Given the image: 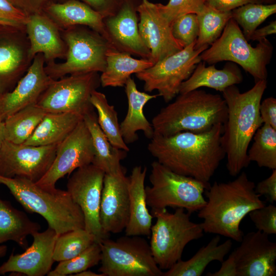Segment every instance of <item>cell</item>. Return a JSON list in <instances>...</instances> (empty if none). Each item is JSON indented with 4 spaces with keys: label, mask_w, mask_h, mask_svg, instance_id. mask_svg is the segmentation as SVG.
<instances>
[{
    "label": "cell",
    "mask_w": 276,
    "mask_h": 276,
    "mask_svg": "<svg viewBox=\"0 0 276 276\" xmlns=\"http://www.w3.org/2000/svg\"><path fill=\"white\" fill-rule=\"evenodd\" d=\"M223 124L209 131H182L169 136L154 135L148 150L157 161L171 171L193 177L209 188L210 180L225 153L221 143Z\"/></svg>",
    "instance_id": "cell-1"
},
{
    "label": "cell",
    "mask_w": 276,
    "mask_h": 276,
    "mask_svg": "<svg viewBox=\"0 0 276 276\" xmlns=\"http://www.w3.org/2000/svg\"><path fill=\"white\" fill-rule=\"evenodd\" d=\"M267 84V80H261L244 93L235 85L222 92L227 115L221 143L227 158L226 168L232 176H238L250 163L247 151L254 134L263 124L259 107Z\"/></svg>",
    "instance_id": "cell-2"
},
{
    "label": "cell",
    "mask_w": 276,
    "mask_h": 276,
    "mask_svg": "<svg viewBox=\"0 0 276 276\" xmlns=\"http://www.w3.org/2000/svg\"><path fill=\"white\" fill-rule=\"evenodd\" d=\"M255 188L245 172L232 181L210 185L204 193L206 203L198 211V218L203 219L200 224L203 232L240 242L244 235L240 228L243 219L265 205Z\"/></svg>",
    "instance_id": "cell-3"
},
{
    "label": "cell",
    "mask_w": 276,
    "mask_h": 276,
    "mask_svg": "<svg viewBox=\"0 0 276 276\" xmlns=\"http://www.w3.org/2000/svg\"><path fill=\"white\" fill-rule=\"evenodd\" d=\"M227 115L222 97L197 89L179 94L153 117L151 124L154 135L169 136L182 131L201 133L218 124H223Z\"/></svg>",
    "instance_id": "cell-4"
},
{
    "label": "cell",
    "mask_w": 276,
    "mask_h": 276,
    "mask_svg": "<svg viewBox=\"0 0 276 276\" xmlns=\"http://www.w3.org/2000/svg\"><path fill=\"white\" fill-rule=\"evenodd\" d=\"M0 183L9 190L25 210L43 217L58 235L84 228L83 213L66 190L45 188L26 178L1 175Z\"/></svg>",
    "instance_id": "cell-5"
},
{
    "label": "cell",
    "mask_w": 276,
    "mask_h": 276,
    "mask_svg": "<svg viewBox=\"0 0 276 276\" xmlns=\"http://www.w3.org/2000/svg\"><path fill=\"white\" fill-rule=\"evenodd\" d=\"M200 54L201 61L209 64L229 61L239 64L254 79L255 82L266 80L267 66L273 53L272 44L266 38L252 47L240 26L231 18L220 36Z\"/></svg>",
    "instance_id": "cell-6"
},
{
    "label": "cell",
    "mask_w": 276,
    "mask_h": 276,
    "mask_svg": "<svg viewBox=\"0 0 276 276\" xmlns=\"http://www.w3.org/2000/svg\"><path fill=\"white\" fill-rule=\"evenodd\" d=\"M60 31L67 46L65 60L62 63H47L44 69L49 77L57 80L67 75L104 71L107 53L114 49L108 40L84 26H73Z\"/></svg>",
    "instance_id": "cell-7"
},
{
    "label": "cell",
    "mask_w": 276,
    "mask_h": 276,
    "mask_svg": "<svg viewBox=\"0 0 276 276\" xmlns=\"http://www.w3.org/2000/svg\"><path fill=\"white\" fill-rule=\"evenodd\" d=\"M156 221L151 228L150 246L153 259L161 270H168L181 259L186 246L201 238L203 229L200 223L191 221V215L182 208L174 213L167 209L151 210Z\"/></svg>",
    "instance_id": "cell-8"
},
{
    "label": "cell",
    "mask_w": 276,
    "mask_h": 276,
    "mask_svg": "<svg viewBox=\"0 0 276 276\" xmlns=\"http://www.w3.org/2000/svg\"><path fill=\"white\" fill-rule=\"evenodd\" d=\"M149 181L151 186L146 187L145 192L147 205L151 210L182 208L191 215L206 203L204 193L208 188L205 184L176 173L157 160L151 164Z\"/></svg>",
    "instance_id": "cell-9"
},
{
    "label": "cell",
    "mask_w": 276,
    "mask_h": 276,
    "mask_svg": "<svg viewBox=\"0 0 276 276\" xmlns=\"http://www.w3.org/2000/svg\"><path fill=\"white\" fill-rule=\"evenodd\" d=\"M101 266L103 276H163L149 244L140 236H122L116 240L103 239Z\"/></svg>",
    "instance_id": "cell-10"
},
{
    "label": "cell",
    "mask_w": 276,
    "mask_h": 276,
    "mask_svg": "<svg viewBox=\"0 0 276 276\" xmlns=\"http://www.w3.org/2000/svg\"><path fill=\"white\" fill-rule=\"evenodd\" d=\"M196 41L181 51L155 62L151 67L135 74L144 83L145 91L158 92L165 102L171 101L179 94L183 82L189 78L201 60L200 54L208 47L195 49Z\"/></svg>",
    "instance_id": "cell-11"
},
{
    "label": "cell",
    "mask_w": 276,
    "mask_h": 276,
    "mask_svg": "<svg viewBox=\"0 0 276 276\" xmlns=\"http://www.w3.org/2000/svg\"><path fill=\"white\" fill-rule=\"evenodd\" d=\"M100 84L98 73L70 75L53 80L36 104L47 112H69L83 117L94 110L93 92Z\"/></svg>",
    "instance_id": "cell-12"
},
{
    "label": "cell",
    "mask_w": 276,
    "mask_h": 276,
    "mask_svg": "<svg viewBox=\"0 0 276 276\" xmlns=\"http://www.w3.org/2000/svg\"><path fill=\"white\" fill-rule=\"evenodd\" d=\"M57 145L33 146L4 140L0 148V175L36 182L48 172Z\"/></svg>",
    "instance_id": "cell-13"
},
{
    "label": "cell",
    "mask_w": 276,
    "mask_h": 276,
    "mask_svg": "<svg viewBox=\"0 0 276 276\" xmlns=\"http://www.w3.org/2000/svg\"><path fill=\"white\" fill-rule=\"evenodd\" d=\"M105 172L93 164L79 168L69 178L67 191L81 209L84 229L100 243L106 238L100 223L99 213Z\"/></svg>",
    "instance_id": "cell-14"
},
{
    "label": "cell",
    "mask_w": 276,
    "mask_h": 276,
    "mask_svg": "<svg viewBox=\"0 0 276 276\" xmlns=\"http://www.w3.org/2000/svg\"><path fill=\"white\" fill-rule=\"evenodd\" d=\"M94 149L90 132L83 120L57 145L55 157L49 170L36 183L48 188H56L57 181L79 168L92 164Z\"/></svg>",
    "instance_id": "cell-15"
},
{
    "label": "cell",
    "mask_w": 276,
    "mask_h": 276,
    "mask_svg": "<svg viewBox=\"0 0 276 276\" xmlns=\"http://www.w3.org/2000/svg\"><path fill=\"white\" fill-rule=\"evenodd\" d=\"M129 177L125 170L106 174L103 179L99 219L103 234H118L125 229L129 218Z\"/></svg>",
    "instance_id": "cell-16"
},
{
    "label": "cell",
    "mask_w": 276,
    "mask_h": 276,
    "mask_svg": "<svg viewBox=\"0 0 276 276\" xmlns=\"http://www.w3.org/2000/svg\"><path fill=\"white\" fill-rule=\"evenodd\" d=\"M142 0H124L113 15L103 18L107 39L117 50L150 59L139 30L137 8Z\"/></svg>",
    "instance_id": "cell-17"
},
{
    "label": "cell",
    "mask_w": 276,
    "mask_h": 276,
    "mask_svg": "<svg viewBox=\"0 0 276 276\" xmlns=\"http://www.w3.org/2000/svg\"><path fill=\"white\" fill-rule=\"evenodd\" d=\"M137 12L139 33L154 63L183 49L173 36L171 24L162 15L157 4L142 0Z\"/></svg>",
    "instance_id": "cell-18"
},
{
    "label": "cell",
    "mask_w": 276,
    "mask_h": 276,
    "mask_svg": "<svg viewBox=\"0 0 276 276\" xmlns=\"http://www.w3.org/2000/svg\"><path fill=\"white\" fill-rule=\"evenodd\" d=\"M240 245L232 252L238 276H275L276 243L260 231L243 235Z\"/></svg>",
    "instance_id": "cell-19"
},
{
    "label": "cell",
    "mask_w": 276,
    "mask_h": 276,
    "mask_svg": "<svg viewBox=\"0 0 276 276\" xmlns=\"http://www.w3.org/2000/svg\"><path fill=\"white\" fill-rule=\"evenodd\" d=\"M33 60L25 28L9 27L5 35L0 36V96L15 87Z\"/></svg>",
    "instance_id": "cell-20"
},
{
    "label": "cell",
    "mask_w": 276,
    "mask_h": 276,
    "mask_svg": "<svg viewBox=\"0 0 276 276\" xmlns=\"http://www.w3.org/2000/svg\"><path fill=\"white\" fill-rule=\"evenodd\" d=\"M45 63L42 54L36 55L27 72L15 87L0 96V118L3 121L26 107L36 104L53 80L47 75Z\"/></svg>",
    "instance_id": "cell-21"
},
{
    "label": "cell",
    "mask_w": 276,
    "mask_h": 276,
    "mask_svg": "<svg viewBox=\"0 0 276 276\" xmlns=\"http://www.w3.org/2000/svg\"><path fill=\"white\" fill-rule=\"evenodd\" d=\"M32 236V245L21 254L12 253L0 266V275L11 272L28 276H44L49 273L55 262L53 251L58 235L48 226L44 232H37Z\"/></svg>",
    "instance_id": "cell-22"
},
{
    "label": "cell",
    "mask_w": 276,
    "mask_h": 276,
    "mask_svg": "<svg viewBox=\"0 0 276 276\" xmlns=\"http://www.w3.org/2000/svg\"><path fill=\"white\" fill-rule=\"evenodd\" d=\"M25 29L32 58L41 53L46 64L57 58H65L67 46L60 29L44 12L29 15Z\"/></svg>",
    "instance_id": "cell-23"
},
{
    "label": "cell",
    "mask_w": 276,
    "mask_h": 276,
    "mask_svg": "<svg viewBox=\"0 0 276 276\" xmlns=\"http://www.w3.org/2000/svg\"><path fill=\"white\" fill-rule=\"evenodd\" d=\"M147 168L137 166L129 177V218L125 229L127 236H149L153 216L147 209L145 180Z\"/></svg>",
    "instance_id": "cell-24"
},
{
    "label": "cell",
    "mask_w": 276,
    "mask_h": 276,
    "mask_svg": "<svg viewBox=\"0 0 276 276\" xmlns=\"http://www.w3.org/2000/svg\"><path fill=\"white\" fill-rule=\"evenodd\" d=\"M44 12L60 30L84 26L97 31L108 40L103 16L81 1L68 0L63 3H51Z\"/></svg>",
    "instance_id": "cell-25"
},
{
    "label": "cell",
    "mask_w": 276,
    "mask_h": 276,
    "mask_svg": "<svg viewBox=\"0 0 276 276\" xmlns=\"http://www.w3.org/2000/svg\"><path fill=\"white\" fill-rule=\"evenodd\" d=\"M128 100V111L120 124L122 136L127 144L132 143L138 139L136 132L142 131L146 137L151 139L154 135L153 128L144 114L145 105L151 100L159 96L139 91L134 80L130 77L125 85Z\"/></svg>",
    "instance_id": "cell-26"
},
{
    "label": "cell",
    "mask_w": 276,
    "mask_h": 276,
    "mask_svg": "<svg viewBox=\"0 0 276 276\" xmlns=\"http://www.w3.org/2000/svg\"><path fill=\"white\" fill-rule=\"evenodd\" d=\"M242 81V73L234 63H227L222 69L218 70L215 64L206 67L205 62L201 61L189 78L182 83L179 94H185L202 87L222 92L227 87L240 84Z\"/></svg>",
    "instance_id": "cell-27"
},
{
    "label": "cell",
    "mask_w": 276,
    "mask_h": 276,
    "mask_svg": "<svg viewBox=\"0 0 276 276\" xmlns=\"http://www.w3.org/2000/svg\"><path fill=\"white\" fill-rule=\"evenodd\" d=\"M83 117L69 112H47L31 136L23 144L58 145L77 126Z\"/></svg>",
    "instance_id": "cell-28"
},
{
    "label": "cell",
    "mask_w": 276,
    "mask_h": 276,
    "mask_svg": "<svg viewBox=\"0 0 276 276\" xmlns=\"http://www.w3.org/2000/svg\"><path fill=\"white\" fill-rule=\"evenodd\" d=\"M91 135L94 149L92 164L106 174L118 173L124 169L121 161L126 156L127 151L114 147L101 129L94 110L83 117Z\"/></svg>",
    "instance_id": "cell-29"
},
{
    "label": "cell",
    "mask_w": 276,
    "mask_h": 276,
    "mask_svg": "<svg viewBox=\"0 0 276 276\" xmlns=\"http://www.w3.org/2000/svg\"><path fill=\"white\" fill-rule=\"evenodd\" d=\"M220 235H217L205 246L201 247L190 259L179 260L163 276H200L209 264L214 261H223L232 248L233 243L228 239L221 244Z\"/></svg>",
    "instance_id": "cell-30"
},
{
    "label": "cell",
    "mask_w": 276,
    "mask_h": 276,
    "mask_svg": "<svg viewBox=\"0 0 276 276\" xmlns=\"http://www.w3.org/2000/svg\"><path fill=\"white\" fill-rule=\"evenodd\" d=\"M154 63L149 59L133 58L131 55L114 49L106 54V65L100 76L102 87H123L133 74L143 71Z\"/></svg>",
    "instance_id": "cell-31"
},
{
    "label": "cell",
    "mask_w": 276,
    "mask_h": 276,
    "mask_svg": "<svg viewBox=\"0 0 276 276\" xmlns=\"http://www.w3.org/2000/svg\"><path fill=\"white\" fill-rule=\"evenodd\" d=\"M41 227L23 212L0 198V244L13 241L23 248L28 245L27 237L39 232Z\"/></svg>",
    "instance_id": "cell-32"
},
{
    "label": "cell",
    "mask_w": 276,
    "mask_h": 276,
    "mask_svg": "<svg viewBox=\"0 0 276 276\" xmlns=\"http://www.w3.org/2000/svg\"><path fill=\"white\" fill-rule=\"evenodd\" d=\"M47 112L36 105L26 107L4 121L5 140L24 143L33 134Z\"/></svg>",
    "instance_id": "cell-33"
},
{
    "label": "cell",
    "mask_w": 276,
    "mask_h": 276,
    "mask_svg": "<svg viewBox=\"0 0 276 276\" xmlns=\"http://www.w3.org/2000/svg\"><path fill=\"white\" fill-rule=\"evenodd\" d=\"M90 102L97 111V121L99 126L110 143L115 147L129 151L121 133L118 114L113 105H110L106 96L94 90L90 97Z\"/></svg>",
    "instance_id": "cell-34"
},
{
    "label": "cell",
    "mask_w": 276,
    "mask_h": 276,
    "mask_svg": "<svg viewBox=\"0 0 276 276\" xmlns=\"http://www.w3.org/2000/svg\"><path fill=\"white\" fill-rule=\"evenodd\" d=\"M197 16L199 34L194 46L196 50L209 47L217 40L232 17V11H220L206 4Z\"/></svg>",
    "instance_id": "cell-35"
},
{
    "label": "cell",
    "mask_w": 276,
    "mask_h": 276,
    "mask_svg": "<svg viewBox=\"0 0 276 276\" xmlns=\"http://www.w3.org/2000/svg\"><path fill=\"white\" fill-rule=\"evenodd\" d=\"M254 142L247 151L249 161L259 167L276 169V129L263 123L254 135Z\"/></svg>",
    "instance_id": "cell-36"
},
{
    "label": "cell",
    "mask_w": 276,
    "mask_h": 276,
    "mask_svg": "<svg viewBox=\"0 0 276 276\" xmlns=\"http://www.w3.org/2000/svg\"><path fill=\"white\" fill-rule=\"evenodd\" d=\"M95 242H97L95 236L84 228L74 229L59 235L54 245V261L59 262L72 259Z\"/></svg>",
    "instance_id": "cell-37"
},
{
    "label": "cell",
    "mask_w": 276,
    "mask_h": 276,
    "mask_svg": "<svg viewBox=\"0 0 276 276\" xmlns=\"http://www.w3.org/2000/svg\"><path fill=\"white\" fill-rule=\"evenodd\" d=\"M276 13V4L248 3L232 11V18L243 30L248 41L253 32L268 17Z\"/></svg>",
    "instance_id": "cell-38"
},
{
    "label": "cell",
    "mask_w": 276,
    "mask_h": 276,
    "mask_svg": "<svg viewBox=\"0 0 276 276\" xmlns=\"http://www.w3.org/2000/svg\"><path fill=\"white\" fill-rule=\"evenodd\" d=\"M101 255L100 244L95 242L78 256L69 260L59 262L56 268L51 270L47 275H74L98 265L100 262Z\"/></svg>",
    "instance_id": "cell-39"
},
{
    "label": "cell",
    "mask_w": 276,
    "mask_h": 276,
    "mask_svg": "<svg viewBox=\"0 0 276 276\" xmlns=\"http://www.w3.org/2000/svg\"><path fill=\"white\" fill-rule=\"evenodd\" d=\"M174 38L183 48L196 41L199 34V24L196 14L188 13L181 15L171 23Z\"/></svg>",
    "instance_id": "cell-40"
},
{
    "label": "cell",
    "mask_w": 276,
    "mask_h": 276,
    "mask_svg": "<svg viewBox=\"0 0 276 276\" xmlns=\"http://www.w3.org/2000/svg\"><path fill=\"white\" fill-rule=\"evenodd\" d=\"M157 4L162 15L171 24L181 15L199 13L205 5V0H169L166 5Z\"/></svg>",
    "instance_id": "cell-41"
},
{
    "label": "cell",
    "mask_w": 276,
    "mask_h": 276,
    "mask_svg": "<svg viewBox=\"0 0 276 276\" xmlns=\"http://www.w3.org/2000/svg\"><path fill=\"white\" fill-rule=\"evenodd\" d=\"M248 215L258 231L268 236L276 234V206L273 204L252 210Z\"/></svg>",
    "instance_id": "cell-42"
},
{
    "label": "cell",
    "mask_w": 276,
    "mask_h": 276,
    "mask_svg": "<svg viewBox=\"0 0 276 276\" xmlns=\"http://www.w3.org/2000/svg\"><path fill=\"white\" fill-rule=\"evenodd\" d=\"M28 18L11 0H0V26L25 28Z\"/></svg>",
    "instance_id": "cell-43"
},
{
    "label": "cell",
    "mask_w": 276,
    "mask_h": 276,
    "mask_svg": "<svg viewBox=\"0 0 276 276\" xmlns=\"http://www.w3.org/2000/svg\"><path fill=\"white\" fill-rule=\"evenodd\" d=\"M99 13L103 18L114 14L124 0H79Z\"/></svg>",
    "instance_id": "cell-44"
},
{
    "label": "cell",
    "mask_w": 276,
    "mask_h": 276,
    "mask_svg": "<svg viewBox=\"0 0 276 276\" xmlns=\"http://www.w3.org/2000/svg\"><path fill=\"white\" fill-rule=\"evenodd\" d=\"M256 193L263 195L270 203L276 201V169H273L271 175L255 185Z\"/></svg>",
    "instance_id": "cell-45"
},
{
    "label": "cell",
    "mask_w": 276,
    "mask_h": 276,
    "mask_svg": "<svg viewBox=\"0 0 276 276\" xmlns=\"http://www.w3.org/2000/svg\"><path fill=\"white\" fill-rule=\"evenodd\" d=\"M259 111L263 123L276 129V99L271 97L261 101Z\"/></svg>",
    "instance_id": "cell-46"
},
{
    "label": "cell",
    "mask_w": 276,
    "mask_h": 276,
    "mask_svg": "<svg viewBox=\"0 0 276 276\" xmlns=\"http://www.w3.org/2000/svg\"><path fill=\"white\" fill-rule=\"evenodd\" d=\"M19 9L30 15L44 12L45 8L51 3L49 0H11Z\"/></svg>",
    "instance_id": "cell-47"
},
{
    "label": "cell",
    "mask_w": 276,
    "mask_h": 276,
    "mask_svg": "<svg viewBox=\"0 0 276 276\" xmlns=\"http://www.w3.org/2000/svg\"><path fill=\"white\" fill-rule=\"evenodd\" d=\"M248 3H259V2L258 0H205V4L222 12L232 11Z\"/></svg>",
    "instance_id": "cell-48"
},
{
    "label": "cell",
    "mask_w": 276,
    "mask_h": 276,
    "mask_svg": "<svg viewBox=\"0 0 276 276\" xmlns=\"http://www.w3.org/2000/svg\"><path fill=\"white\" fill-rule=\"evenodd\" d=\"M206 276H238L236 264L233 252L221 262L220 268L214 272H208Z\"/></svg>",
    "instance_id": "cell-49"
},
{
    "label": "cell",
    "mask_w": 276,
    "mask_h": 276,
    "mask_svg": "<svg viewBox=\"0 0 276 276\" xmlns=\"http://www.w3.org/2000/svg\"><path fill=\"white\" fill-rule=\"evenodd\" d=\"M276 33V21H271L267 26L256 29L251 35L249 40L259 41L267 36Z\"/></svg>",
    "instance_id": "cell-50"
},
{
    "label": "cell",
    "mask_w": 276,
    "mask_h": 276,
    "mask_svg": "<svg viewBox=\"0 0 276 276\" xmlns=\"http://www.w3.org/2000/svg\"><path fill=\"white\" fill-rule=\"evenodd\" d=\"M76 276H103L101 273L98 274L89 270H85L78 273L75 274Z\"/></svg>",
    "instance_id": "cell-51"
},
{
    "label": "cell",
    "mask_w": 276,
    "mask_h": 276,
    "mask_svg": "<svg viewBox=\"0 0 276 276\" xmlns=\"http://www.w3.org/2000/svg\"><path fill=\"white\" fill-rule=\"evenodd\" d=\"M5 140L4 121L0 118V148Z\"/></svg>",
    "instance_id": "cell-52"
},
{
    "label": "cell",
    "mask_w": 276,
    "mask_h": 276,
    "mask_svg": "<svg viewBox=\"0 0 276 276\" xmlns=\"http://www.w3.org/2000/svg\"><path fill=\"white\" fill-rule=\"evenodd\" d=\"M7 251V247L0 244V258L4 257Z\"/></svg>",
    "instance_id": "cell-53"
},
{
    "label": "cell",
    "mask_w": 276,
    "mask_h": 276,
    "mask_svg": "<svg viewBox=\"0 0 276 276\" xmlns=\"http://www.w3.org/2000/svg\"><path fill=\"white\" fill-rule=\"evenodd\" d=\"M258 1L259 2V3L265 4V5L273 4L276 3V0H258Z\"/></svg>",
    "instance_id": "cell-54"
}]
</instances>
